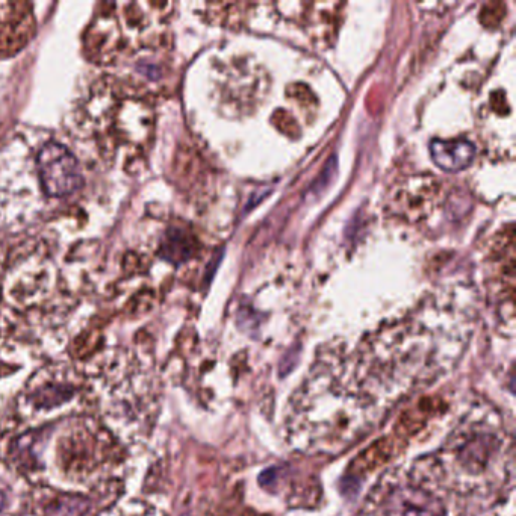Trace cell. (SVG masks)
<instances>
[{"label": "cell", "instance_id": "cell-7", "mask_svg": "<svg viewBox=\"0 0 516 516\" xmlns=\"http://www.w3.org/2000/svg\"><path fill=\"white\" fill-rule=\"evenodd\" d=\"M88 501L78 495H63L46 507V516H84Z\"/></svg>", "mask_w": 516, "mask_h": 516}, {"label": "cell", "instance_id": "cell-2", "mask_svg": "<svg viewBox=\"0 0 516 516\" xmlns=\"http://www.w3.org/2000/svg\"><path fill=\"white\" fill-rule=\"evenodd\" d=\"M441 182L430 175H415L398 181L391 193V211L408 221H420L432 214L441 199Z\"/></svg>", "mask_w": 516, "mask_h": 516}, {"label": "cell", "instance_id": "cell-8", "mask_svg": "<svg viewBox=\"0 0 516 516\" xmlns=\"http://www.w3.org/2000/svg\"><path fill=\"white\" fill-rule=\"evenodd\" d=\"M504 13H506V8L503 4H489L483 8L480 19L485 23V26L491 28V26H497L503 20Z\"/></svg>", "mask_w": 516, "mask_h": 516}, {"label": "cell", "instance_id": "cell-1", "mask_svg": "<svg viewBox=\"0 0 516 516\" xmlns=\"http://www.w3.org/2000/svg\"><path fill=\"white\" fill-rule=\"evenodd\" d=\"M38 173L43 190L52 197H66L84 185L75 156L58 143H49L38 155Z\"/></svg>", "mask_w": 516, "mask_h": 516}, {"label": "cell", "instance_id": "cell-5", "mask_svg": "<svg viewBox=\"0 0 516 516\" xmlns=\"http://www.w3.org/2000/svg\"><path fill=\"white\" fill-rule=\"evenodd\" d=\"M341 4H309L311 11L305 14L306 20L311 23L312 32L317 37L327 38L335 31L338 23Z\"/></svg>", "mask_w": 516, "mask_h": 516}, {"label": "cell", "instance_id": "cell-3", "mask_svg": "<svg viewBox=\"0 0 516 516\" xmlns=\"http://www.w3.org/2000/svg\"><path fill=\"white\" fill-rule=\"evenodd\" d=\"M433 162L448 173L465 170L476 158V147L468 140H435L430 144Z\"/></svg>", "mask_w": 516, "mask_h": 516}, {"label": "cell", "instance_id": "cell-6", "mask_svg": "<svg viewBox=\"0 0 516 516\" xmlns=\"http://www.w3.org/2000/svg\"><path fill=\"white\" fill-rule=\"evenodd\" d=\"M162 253H164V258H167L168 261H185L191 253L190 237H187L182 231L173 229V231L168 232L167 238H165L164 244H162Z\"/></svg>", "mask_w": 516, "mask_h": 516}, {"label": "cell", "instance_id": "cell-11", "mask_svg": "<svg viewBox=\"0 0 516 516\" xmlns=\"http://www.w3.org/2000/svg\"><path fill=\"white\" fill-rule=\"evenodd\" d=\"M4 506V495L0 494V509Z\"/></svg>", "mask_w": 516, "mask_h": 516}, {"label": "cell", "instance_id": "cell-4", "mask_svg": "<svg viewBox=\"0 0 516 516\" xmlns=\"http://www.w3.org/2000/svg\"><path fill=\"white\" fill-rule=\"evenodd\" d=\"M19 5L10 4V11H0V52L16 49L26 41L32 17L29 11H16Z\"/></svg>", "mask_w": 516, "mask_h": 516}, {"label": "cell", "instance_id": "cell-10", "mask_svg": "<svg viewBox=\"0 0 516 516\" xmlns=\"http://www.w3.org/2000/svg\"><path fill=\"white\" fill-rule=\"evenodd\" d=\"M274 123H276L277 128L280 131L285 132V134L293 135L299 132L297 129L296 120L288 114V112L277 111L273 117Z\"/></svg>", "mask_w": 516, "mask_h": 516}, {"label": "cell", "instance_id": "cell-9", "mask_svg": "<svg viewBox=\"0 0 516 516\" xmlns=\"http://www.w3.org/2000/svg\"><path fill=\"white\" fill-rule=\"evenodd\" d=\"M288 94L291 99L296 100L302 108H311L314 103V96H312L311 90L305 87L303 84H294L288 88Z\"/></svg>", "mask_w": 516, "mask_h": 516}]
</instances>
